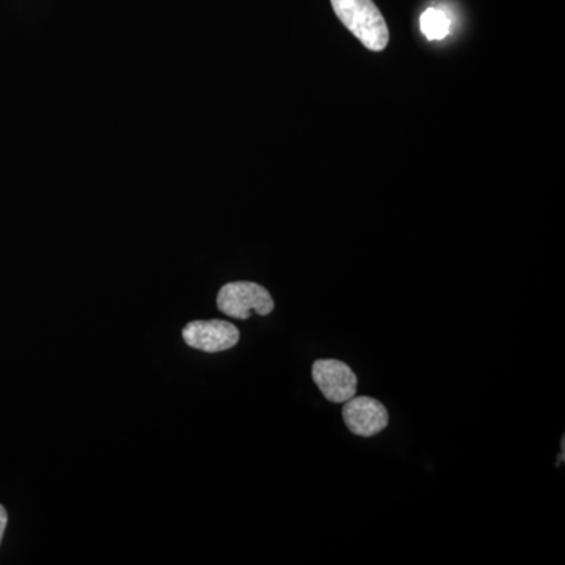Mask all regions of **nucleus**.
<instances>
[{
	"label": "nucleus",
	"mask_w": 565,
	"mask_h": 565,
	"mask_svg": "<svg viewBox=\"0 0 565 565\" xmlns=\"http://www.w3.org/2000/svg\"><path fill=\"white\" fill-rule=\"evenodd\" d=\"M7 523H9V514L6 508L0 504V544H2L3 533H6Z\"/></svg>",
	"instance_id": "7"
},
{
	"label": "nucleus",
	"mask_w": 565,
	"mask_h": 565,
	"mask_svg": "<svg viewBox=\"0 0 565 565\" xmlns=\"http://www.w3.org/2000/svg\"><path fill=\"white\" fill-rule=\"evenodd\" d=\"M419 28L423 35L429 41H438L446 39L451 29V21L446 17L445 11L438 9H429L424 11L419 18Z\"/></svg>",
	"instance_id": "6"
},
{
	"label": "nucleus",
	"mask_w": 565,
	"mask_h": 565,
	"mask_svg": "<svg viewBox=\"0 0 565 565\" xmlns=\"http://www.w3.org/2000/svg\"><path fill=\"white\" fill-rule=\"evenodd\" d=\"M217 307L223 315L245 321L252 313L269 316L275 303L270 292L258 282L233 281L218 291Z\"/></svg>",
	"instance_id": "2"
},
{
	"label": "nucleus",
	"mask_w": 565,
	"mask_h": 565,
	"mask_svg": "<svg viewBox=\"0 0 565 565\" xmlns=\"http://www.w3.org/2000/svg\"><path fill=\"white\" fill-rule=\"evenodd\" d=\"M185 344L199 351L215 353L228 351L239 343V329L234 323L212 319V321H193L182 330Z\"/></svg>",
	"instance_id": "4"
},
{
	"label": "nucleus",
	"mask_w": 565,
	"mask_h": 565,
	"mask_svg": "<svg viewBox=\"0 0 565 565\" xmlns=\"http://www.w3.org/2000/svg\"><path fill=\"white\" fill-rule=\"evenodd\" d=\"M338 20L353 33L366 50L384 51L388 46L390 31L382 11L373 0H330Z\"/></svg>",
	"instance_id": "1"
},
{
	"label": "nucleus",
	"mask_w": 565,
	"mask_h": 565,
	"mask_svg": "<svg viewBox=\"0 0 565 565\" xmlns=\"http://www.w3.org/2000/svg\"><path fill=\"white\" fill-rule=\"evenodd\" d=\"M343 419L352 434L367 438L386 429L390 415L381 401L370 396H353L344 403Z\"/></svg>",
	"instance_id": "5"
},
{
	"label": "nucleus",
	"mask_w": 565,
	"mask_h": 565,
	"mask_svg": "<svg viewBox=\"0 0 565 565\" xmlns=\"http://www.w3.org/2000/svg\"><path fill=\"white\" fill-rule=\"evenodd\" d=\"M311 374L316 386L330 403L344 404L356 394L359 379L352 367L340 360H318Z\"/></svg>",
	"instance_id": "3"
}]
</instances>
